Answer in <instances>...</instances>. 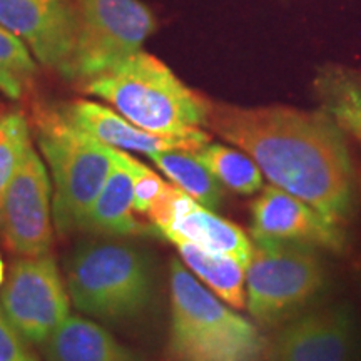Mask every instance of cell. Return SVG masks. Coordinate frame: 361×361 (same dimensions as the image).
<instances>
[{"instance_id": "1", "label": "cell", "mask_w": 361, "mask_h": 361, "mask_svg": "<svg viewBox=\"0 0 361 361\" xmlns=\"http://www.w3.org/2000/svg\"><path fill=\"white\" fill-rule=\"evenodd\" d=\"M207 128L250 156L273 186L336 223L350 216L353 164L345 133L324 111L211 102Z\"/></svg>"}, {"instance_id": "2", "label": "cell", "mask_w": 361, "mask_h": 361, "mask_svg": "<svg viewBox=\"0 0 361 361\" xmlns=\"http://www.w3.org/2000/svg\"><path fill=\"white\" fill-rule=\"evenodd\" d=\"M84 92L109 102L134 126L166 137L207 133L209 101L189 89L164 62L147 52L84 82Z\"/></svg>"}, {"instance_id": "3", "label": "cell", "mask_w": 361, "mask_h": 361, "mask_svg": "<svg viewBox=\"0 0 361 361\" xmlns=\"http://www.w3.org/2000/svg\"><path fill=\"white\" fill-rule=\"evenodd\" d=\"M169 355L174 361H259L256 326L206 290L180 261L171 263Z\"/></svg>"}, {"instance_id": "4", "label": "cell", "mask_w": 361, "mask_h": 361, "mask_svg": "<svg viewBox=\"0 0 361 361\" xmlns=\"http://www.w3.org/2000/svg\"><path fill=\"white\" fill-rule=\"evenodd\" d=\"M37 142L51 169L56 229L61 234L80 229L114 168L112 147L72 124L61 111L39 117Z\"/></svg>"}, {"instance_id": "5", "label": "cell", "mask_w": 361, "mask_h": 361, "mask_svg": "<svg viewBox=\"0 0 361 361\" xmlns=\"http://www.w3.org/2000/svg\"><path fill=\"white\" fill-rule=\"evenodd\" d=\"M66 286L75 308L104 322L133 319L152 300V271L146 255L117 243H89L72 252Z\"/></svg>"}, {"instance_id": "6", "label": "cell", "mask_w": 361, "mask_h": 361, "mask_svg": "<svg viewBox=\"0 0 361 361\" xmlns=\"http://www.w3.org/2000/svg\"><path fill=\"white\" fill-rule=\"evenodd\" d=\"M326 271L314 247L255 241L246 268V306L261 324H283L316 300Z\"/></svg>"}, {"instance_id": "7", "label": "cell", "mask_w": 361, "mask_h": 361, "mask_svg": "<svg viewBox=\"0 0 361 361\" xmlns=\"http://www.w3.org/2000/svg\"><path fill=\"white\" fill-rule=\"evenodd\" d=\"M75 12L74 49L62 78L87 80L141 52L156 30V19L139 0H72Z\"/></svg>"}, {"instance_id": "8", "label": "cell", "mask_w": 361, "mask_h": 361, "mask_svg": "<svg viewBox=\"0 0 361 361\" xmlns=\"http://www.w3.org/2000/svg\"><path fill=\"white\" fill-rule=\"evenodd\" d=\"M0 308L29 343L42 345L71 314V298L52 256H20L2 284Z\"/></svg>"}, {"instance_id": "9", "label": "cell", "mask_w": 361, "mask_h": 361, "mask_svg": "<svg viewBox=\"0 0 361 361\" xmlns=\"http://www.w3.org/2000/svg\"><path fill=\"white\" fill-rule=\"evenodd\" d=\"M52 180L34 144L8 184L0 211V234L16 255H49L52 245Z\"/></svg>"}, {"instance_id": "10", "label": "cell", "mask_w": 361, "mask_h": 361, "mask_svg": "<svg viewBox=\"0 0 361 361\" xmlns=\"http://www.w3.org/2000/svg\"><path fill=\"white\" fill-rule=\"evenodd\" d=\"M259 361H361V336L346 303L300 313L266 343Z\"/></svg>"}, {"instance_id": "11", "label": "cell", "mask_w": 361, "mask_h": 361, "mask_svg": "<svg viewBox=\"0 0 361 361\" xmlns=\"http://www.w3.org/2000/svg\"><path fill=\"white\" fill-rule=\"evenodd\" d=\"M147 218L171 243L188 241L204 250L231 256L245 269L250 264L255 247L250 236L233 221L221 218L174 184H168Z\"/></svg>"}, {"instance_id": "12", "label": "cell", "mask_w": 361, "mask_h": 361, "mask_svg": "<svg viewBox=\"0 0 361 361\" xmlns=\"http://www.w3.org/2000/svg\"><path fill=\"white\" fill-rule=\"evenodd\" d=\"M251 234L255 241L290 243L329 251L345 247L340 223L273 184L266 186L252 202Z\"/></svg>"}, {"instance_id": "13", "label": "cell", "mask_w": 361, "mask_h": 361, "mask_svg": "<svg viewBox=\"0 0 361 361\" xmlns=\"http://www.w3.org/2000/svg\"><path fill=\"white\" fill-rule=\"evenodd\" d=\"M0 25L24 42L45 67L59 72L75 40L72 0H0Z\"/></svg>"}, {"instance_id": "14", "label": "cell", "mask_w": 361, "mask_h": 361, "mask_svg": "<svg viewBox=\"0 0 361 361\" xmlns=\"http://www.w3.org/2000/svg\"><path fill=\"white\" fill-rule=\"evenodd\" d=\"M66 119L78 126L84 133L99 139V141L121 151H134L142 154H154L171 149L183 151H197L211 141L209 134L200 137H166L152 134L134 126L130 121L121 116L117 111L94 101L78 99L66 104L61 111Z\"/></svg>"}, {"instance_id": "15", "label": "cell", "mask_w": 361, "mask_h": 361, "mask_svg": "<svg viewBox=\"0 0 361 361\" xmlns=\"http://www.w3.org/2000/svg\"><path fill=\"white\" fill-rule=\"evenodd\" d=\"M47 361H141L101 324L69 314L42 345Z\"/></svg>"}, {"instance_id": "16", "label": "cell", "mask_w": 361, "mask_h": 361, "mask_svg": "<svg viewBox=\"0 0 361 361\" xmlns=\"http://www.w3.org/2000/svg\"><path fill=\"white\" fill-rule=\"evenodd\" d=\"M112 156H114V168L85 214L80 229L111 234V236H133L142 231L141 223L134 216L133 178L116 157L114 147H112Z\"/></svg>"}, {"instance_id": "17", "label": "cell", "mask_w": 361, "mask_h": 361, "mask_svg": "<svg viewBox=\"0 0 361 361\" xmlns=\"http://www.w3.org/2000/svg\"><path fill=\"white\" fill-rule=\"evenodd\" d=\"M180 259L196 278L207 284L224 303L241 310L246 306V269L231 256L221 255L188 241H174Z\"/></svg>"}, {"instance_id": "18", "label": "cell", "mask_w": 361, "mask_h": 361, "mask_svg": "<svg viewBox=\"0 0 361 361\" xmlns=\"http://www.w3.org/2000/svg\"><path fill=\"white\" fill-rule=\"evenodd\" d=\"M322 111L335 121L338 128L361 142V74L340 69H324L316 79Z\"/></svg>"}, {"instance_id": "19", "label": "cell", "mask_w": 361, "mask_h": 361, "mask_svg": "<svg viewBox=\"0 0 361 361\" xmlns=\"http://www.w3.org/2000/svg\"><path fill=\"white\" fill-rule=\"evenodd\" d=\"M162 174L200 204L216 209L223 200V184L197 159L194 151L171 149L149 154Z\"/></svg>"}, {"instance_id": "20", "label": "cell", "mask_w": 361, "mask_h": 361, "mask_svg": "<svg viewBox=\"0 0 361 361\" xmlns=\"http://www.w3.org/2000/svg\"><path fill=\"white\" fill-rule=\"evenodd\" d=\"M194 154L221 184L234 192L255 194L263 188V173L243 151L209 141Z\"/></svg>"}, {"instance_id": "21", "label": "cell", "mask_w": 361, "mask_h": 361, "mask_svg": "<svg viewBox=\"0 0 361 361\" xmlns=\"http://www.w3.org/2000/svg\"><path fill=\"white\" fill-rule=\"evenodd\" d=\"M37 62L29 47L0 25V92L8 99H20L34 82Z\"/></svg>"}, {"instance_id": "22", "label": "cell", "mask_w": 361, "mask_h": 361, "mask_svg": "<svg viewBox=\"0 0 361 361\" xmlns=\"http://www.w3.org/2000/svg\"><path fill=\"white\" fill-rule=\"evenodd\" d=\"M32 144L29 123L20 111L6 109L0 112V211L8 184L25 151Z\"/></svg>"}, {"instance_id": "23", "label": "cell", "mask_w": 361, "mask_h": 361, "mask_svg": "<svg viewBox=\"0 0 361 361\" xmlns=\"http://www.w3.org/2000/svg\"><path fill=\"white\" fill-rule=\"evenodd\" d=\"M114 152L121 164L129 171L130 178H133L135 211L141 214H147L156 206V202L161 200L169 183H166L154 171L144 166L141 161L134 159L126 151L114 149Z\"/></svg>"}, {"instance_id": "24", "label": "cell", "mask_w": 361, "mask_h": 361, "mask_svg": "<svg viewBox=\"0 0 361 361\" xmlns=\"http://www.w3.org/2000/svg\"><path fill=\"white\" fill-rule=\"evenodd\" d=\"M0 361H39L29 341L8 322L0 308Z\"/></svg>"}, {"instance_id": "25", "label": "cell", "mask_w": 361, "mask_h": 361, "mask_svg": "<svg viewBox=\"0 0 361 361\" xmlns=\"http://www.w3.org/2000/svg\"><path fill=\"white\" fill-rule=\"evenodd\" d=\"M4 281H6V264H4V259L0 258V286H2Z\"/></svg>"}]
</instances>
